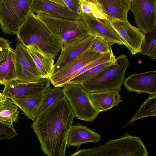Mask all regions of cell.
I'll use <instances>...</instances> for the list:
<instances>
[{"instance_id": "6da1fadb", "label": "cell", "mask_w": 156, "mask_h": 156, "mask_svg": "<svg viewBox=\"0 0 156 156\" xmlns=\"http://www.w3.org/2000/svg\"><path fill=\"white\" fill-rule=\"evenodd\" d=\"M74 117L64 97L38 115L33 121L31 127L47 156H66L68 136Z\"/></svg>"}, {"instance_id": "7a4b0ae2", "label": "cell", "mask_w": 156, "mask_h": 156, "mask_svg": "<svg viewBox=\"0 0 156 156\" xmlns=\"http://www.w3.org/2000/svg\"><path fill=\"white\" fill-rule=\"evenodd\" d=\"M18 42L32 45L45 56L55 59L61 50L59 43L31 10L16 34Z\"/></svg>"}, {"instance_id": "3957f363", "label": "cell", "mask_w": 156, "mask_h": 156, "mask_svg": "<svg viewBox=\"0 0 156 156\" xmlns=\"http://www.w3.org/2000/svg\"><path fill=\"white\" fill-rule=\"evenodd\" d=\"M36 15L59 43L61 52L91 35L81 19L70 20L43 13Z\"/></svg>"}, {"instance_id": "277c9868", "label": "cell", "mask_w": 156, "mask_h": 156, "mask_svg": "<svg viewBox=\"0 0 156 156\" xmlns=\"http://www.w3.org/2000/svg\"><path fill=\"white\" fill-rule=\"evenodd\" d=\"M69 156H149L146 146L139 136L126 132L118 138L91 148L76 151Z\"/></svg>"}, {"instance_id": "5b68a950", "label": "cell", "mask_w": 156, "mask_h": 156, "mask_svg": "<svg viewBox=\"0 0 156 156\" xmlns=\"http://www.w3.org/2000/svg\"><path fill=\"white\" fill-rule=\"evenodd\" d=\"M32 0H0V27L4 34H16L30 11Z\"/></svg>"}, {"instance_id": "8992f818", "label": "cell", "mask_w": 156, "mask_h": 156, "mask_svg": "<svg viewBox=\"0 0 156 156\" xmlns=\"http://www.w3.org/2000/svg\"><path fill=\"white\" fill-rule=\"evenodd\" d=\"M117 63L111 66L100 77L81 85L89 93L109 90L121 89L125 73L129 64L128 56L122 54L116 58Z\"/></svg>"}, {"instance_id": "52a82bcc", "label": "cell", "mask_w": 156, "mask_h": 156, "mask_svg": "<svg viewBox=\"0 0 156 156\" xmlns=\"http://www.w3.org/2000/svg\"><path fill=\"white\" fill-rule=\"evenodd\" d=\"M62 89L74 117L80 120L93 122L99 112L94 106L88 93L81 84L67 83Z\"/></svg>"}, {"instance_id": "ba28073f", "label": "cell", "mask_w": 156, "mask_h": 156, "mask_svg": "<svg viewBox=\"0 0 156 156\" xmlns=\"http://www.w3.org/2000/svg\"><path fill=\"white\" fill-rule=\"evenodd\" d=\"M14 53L15 77L12 82L18 83H32L42 78L33 59L24 46L18 42Z\"/></svg>"}, {"instance_id": "9c48e42d", "label": "cell", "mask_w": 156, "mask_h": 156, "mask_svg": "<svg viewBox=\"0 0 156 156\" xmlns=\"http://www.w3.org/2000/svg\"><path fill=\"white\" fill-rule=\"evenodd\" d=\"M130 10L138 28L144 34L156 27V0H132Z\"/></svg>"}, {"instance_id": "30bf717a", "label": "cell", "mask_w": 156, "mask_h": 156, "mask_svg": "<svg viewBox=\"0 0 156 156\" xmlns=\"http://www.w3.org/2000/svg\"><path fill=\"white\" fill-rule=\"evenodd\" d=\"M104 54L87 49L66 66L49 77L54 87H63L71 75L83 66L98 59Z\"/></svg>"}, {"instance_id": "8fae6325", "label": "cell", "mask_w": 156, "mask_h": 156, "mask_svg": "<svg viewBox=\"0 0 156 156\" xmlns=\"http://www.w3.org/2000/svg\"><path fill=\"white\" fill-rule=\"evenodd\" d=\"M80 16L91 35L100 37L111 45L116 43L125 45L121 37L107 20L96 18L92 13H81Z\"/></svg>"}, {"instance_id": "7c38bea8", "label": "cell", "mask_w": 156, "mask_h": 156, "mask_svg": "<svg viewBox=\"0 0 156 156\" xmlns=\"http://www.w3.org/2000/svg\"><path fill=\"white\" fill-rule=\"evenodd\" d=\"M107 20L121 37L132 55L140 53L145 34L132 25L128 20L122 21L114 19Z\"/></svg>"}, {"instance_id": "4fadbf2b", "label": "cell", "mask_w": 156, "mask_h": 156, "mask_svg": "<svg viewBox=\"0 0 156 156\" xmlns=\"http://www.w3.org/2000/svg\"><path fill=\"white\" fill-rule=\"evenodd\" d=\"M50 83L49 77L42 78L32 83H18L12 81L5 86L2 93L11 100L21 96L43 93L50 87Z\"/></svg>"}, {"instance_id": "5bb4252c", "label": "cell", "mask_w": 156, "mask_h": 156, "mask_svg": "<svg viewBox=\"0 0 156 156\" xmlns=\"http://www.w3.org/2000/svg\"><path fill=\"white\" fill-rule=\"evenodd\" d=\"M123 84L128 90L139 94H156V71L133 74L125 79Z\"/></svg>"}, {"instance_id": "9a60e30c", "label": "cell", "mask_w": 156, "mask_h": 156, "mask_svg": "<svg viewBox=\"0 0 156 156\" xmlns=\"http://www.w3.org/2000/svg\"><path fill=\"white\" fill-rule=\"evenodd\" d=\"M31 11L37 14L43 13L51 16L77 20L81 16L67 8L61 6L51 0H32Z\"/></svg>"}, {"instance_id": "2e32d148", "label": "cell", "mask_w": 156, "mask_h": 156, "mask_svg": "<svg viewBox=\"0 0 156 156\" xmlns=\"http://www.w3.org/2000/svg\"><path fill=\"white\" fill-rule=\"evenodd\" d=\"M101 136L89 129L87 126L77 124L72 126L69 132L66 147H77L87 143L95 144L101 140Z\"/></svg>"}, {"instance_id": "e0dca14e", "label": "cell", "mask_w": 156, "mask_h": 156, "mask_svg": "<svg viewBox=\"0 0 156 156\" xmlns=\"http://www.w3.org/2000/svg\"><path fill=\"white\" fill-rule=\"evenodd\" d=\"M95 37L94 35H90L77 44L61 52L58 60L54 64L51 75L56 73L89 48Z\"/></svg>"}, {"instance_id": "ac0fdd59", "label": "cell", "mask_w": 156, "mask_h": 156, "mask_svg": "<svg viewBox=\"0 0 156 156\" xmlns=\"http://www.w3.org/2000/svg\"><path fill=\"white\" fill-rule=\"evenodd\" d=\"M95 108L99 113L118 106L122 101L118 89L99 91L89 93Z\"/></svg>"}, {"instance_id": "d6986e66", "label": "cell", "mask_w": 156, "mask_h": 156, "mask_svg": "<svg viewBox=\"0 0 156 156\" xmlns=\"http://www.w3.org/2000/svg\"><path fill=\"white\" fill-rule=\"evenodd\" d=\"M101 5L102 11L110 19L122 21L127 20L132 0H97Z\"/></svg>"}, {"instance_id": "ffe728a7", "label": "cell", "mask_w": 156, "mask_h": 156, "mask_svg": "<svg viewBox=\"0 0 156 156\" xmlns=\"http://www.w3.org/2000/svg\"><path fill=\"white\" fill-rule=\"evenodd\" d=\"M43 97V93L17 97L11 100L26 116L33 121L38 115Z\"/></svg>"}, {"instance_id": "44dd1931", "label": "cell", "mask_w": 156, "mask_h": 156, "mask_svg": "<svg viewBox=\"0 0 156 156\" xmlns=\"http://www.w3.org/2000/svg\"><path fill=\"white\" fill-rule=\"evenodd\" d=\"M25 47L33 59L42 78L49 77L54 68V59L42 54L32 45Z\"/></svg>"}, {"instance_id": "7402d4cb", "label": "cell", "mask_w": 156, "mask_h": 156, "mask_svg": "<svg viewBox=\"0 0 156 156\" xmlns=\"http://www.w3.org/2000/svg\"><path fill=\"white\" fill-rule=\"evenodd\" d=\"M117 63L116 57L108 62L97 65L83 73L73 78L67 83L81 84L86 81L98 78L111 66Z\"/></svg>"}, {"instance_id": "603a6c76", "label": "cell", "mask_w": 156, "mask_h": 156, "mask_svg": "<svg viewBox=\"0 0 156 156\" xmlns=\"http://www.w3.org/2000/svg\"><path fill=\"white\" fill-rule=\"evenodd\" d=\"M20 112L12 100L7 98L0 102V122L13 126L17 120Z\"/></svg>"}, {"instance_id": "cb8c5ba5", "label": "cell", "mask_w": 156, "mask_h": 156, "mask_svg": "<svg viewBox=\"0 0 156 156\" xmlns=\"http://www.w3.org/2000/svg\"><path fill=\"white\" fill-rule=\"evenodd\" d=\"M15 77L14 50L11 48L6 61L0 65V84L5 86L14 80Z\"/></svg>"}, {"instance_id": "d4e9b609", "label": "cell", "mask_w": 156, "mask_h": 156, "mask_svg": "<svg viewBox=\"0 0 156 156\" xmlns=\"http://www.w3.org/2000/svg\"><path fill=\"white\" fill-rule=\"evenodd\" d=\"M156 116V94L149 95L146 100L140 106L136 114L125 126L127 125L133 124L134 122L138 119Z\"/></svg>"}, {"instance_id": "484cf974", "label": "cell", "mask_w": 156, "mask_h": 156, "mask_svg": "<svg viewBox=\"0 0 156 156\" xmlns=\"http://www.w3.org/2000/svg\"><path fill=\"white\" fill-rule=\"evenodd\" d=\"M43 94L38 115L45 111L56 101L64 97L62 89L59 87H49L44 91Z\"/></svg>"}, {"instance_id": "4316f807", "label": "cell", "mask_w": 156, "mask_h": 156, "mask_svg": "<svg viewBox=\"0 0 156 156\" xmlns=\"http://www.w3.org/2000/svg\"><path fill=\"white\" fill-rule=\"evenodd\" d=\"M141 54L148 56L150 58H156V27L145 35L142 42Z\"/></svg>"}, {"instance_id": "83f0119b", "label": "cell", "mask_w": 156, "mask_h": 156, "mask_svg": "<svg viewBox=\"0 0 156 156\" xmlns=\"http://www.w3.org/2000/svg\"><path fill=\"white\" fill-rule=\"evenodd\" d=\"M112 45L103 39L95 36L90 48L97 52L104 54L111 51Z\"/></svg>"}, {"instance_id": "f1b7e54d", "label": "cell", "mask_w": 156, "mask_h": 156, "mask_svg": "<svg viewBox=\"0 0 156 156\" xmlns=\"http://www.w3.org/2000/svg\"><path fill=\"white\" fill-rule=\"evenodd\" d=\"M17 135L12 126L0 122V140H9Z\"/></svg>"}, {"instance_id": "f546056e", "label": "cell", "mask_w": 156, "mask_h": 156, "mask_svg": "<svg viewBox=\"0 0 156 156\" xmlns=\"http://www.w3.org/2000/svg\"><path fill=\"white\" fill-rule=\"evenodd\" d=\"M63 0L68 9L80 15L81 13V10L80 0Z\"/></svg>"}, {"instance_id": "4dcf8cb0", "label": "cell", "mask_w": 156, "mask_h": 156, "mask_svg": "<svg viewBox=\"0 0 156 156\" xmlns=\"http://www.w3.org/2000/svg\"><path fill=\"white\" fill-rule=\"evenodd\" d=\"M11 48L0 49V65L6 61Z\"/></svg>"}, {"instance_id": "1f68e13d", "label": "cell", "mask_w": 156, "mask_h": 156, "mask_svg": "<svg viewBox=\"0 0 156 156\" xmlns=\"http://www.w3.org/2000/svg\"><path fill=\"white\" fill-rule=\"evenodd\" d=\"M92 15L96 18L107 20L106 16L101 11L98 9L94 10L92 13Z\"/></svg>"}, {"instance_id": "d6a6232c", "label": "cell", "mask_w": 156, "mask_h": 156, "mask_svg": "<svg viewBox=\"0 0 156 156\" xmlns=\"http://www.w3.org/2000/svg\"><path fill=\"white\" fill-rule=\"evenodd\" d=\"M10 48V42L8 40L0 37V49L9 48Z\"/></svg>"}, {"instance_id": "836d02e7", "label": "cell", "mask_w": 156, "mask_h": 156, "mask_svg": "<svg viewBox=\"0 0 156 156\" xmlns=\"http://www.w3.org/2000/svg\"><path fill=\"white\" fill-rule=\"evenodd\" d=\"M51 1L61 6L67 8L63 0H51Z\"/></svg>"}, {"instance_id": "e575fe53", "label": "cell", "mask_w": 156, "mask_h": 156, "mask_svg": "<svg viewBox=\"0 0 156 156\" xmlns=\"http://www.w3.org/2000/svg\"><path fill=\"white\" fill-rule=\"evenodd\" d=\"M7 98L4 97L0 91V102L5 100Z\"/></svg>"}]
</instances>
